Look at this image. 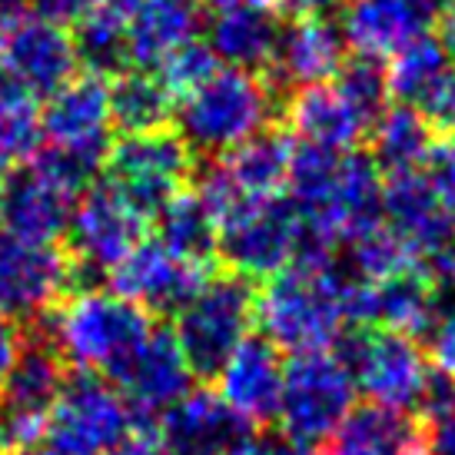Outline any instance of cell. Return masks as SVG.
I'll use <instances>...</instances> for the list:
<instances>
[{"label": "cell", "mask_w": 455, "mask_h": 455, "mask_svg": "<svg viewBox=\"0 0 455 455\" xmlns=\"http://www.w3.org/2000/svg\"><path fill=\"white\" fill-rule=\"evenodd\" d=\"M153 316L114 290H76L27 329L51 342L70 369H87L114 382L153 332Z\"/></svg>", "instance_id": "obj_1"}, {"label": "cell", "mask_w": 455, "mask_h": 455, "mask_svg": "<svg viewBox=\"0 0 455 455\" xmlns=\"http://www.w3.org/2000/svg\"><path fill=\"white\" fill-rule=\"evenodd\" d=\"M279 114L283 100L263 74L220 67L200 87L177 97L170 127L177 130L196 160H213L269 127V120H276Z\"/></svg>", "instance_id": "obj_2"}, {"label": "cell", "mask_w": 455, "mask_h": 455, "mask_svg": "<svg viewBox=\"0 0 455 455\" xmlns=\"http://www.w3.org/2000/svg\"><path fill=\"white\" fill-rule=\"evenodd\" d=\"M253 326L279 353H316L329 349L346 329L342 313V273L286 266L263 286H256Z\"/></svg>", "instance_id": "obj_3"}, {"label": "cell", "mask_w": 455, "mask_h": 455, "mask_svg": "<svg viewBox=\"0 0 455 455\" xmlns=\"http://www.w3.org/2000/svg\"><path fill=\"white\" fill-rule=\"evenodd\" d=\"M256 283L216 266L196 296L173 316V336L193 379L213 382L233 349L253 332Z\"/></svg>", "instance_id": "obj_4"}, {"label": "cell", "mask_w": 455, "mask_h": 455, "mask_svg": "<svg viewBox=\"0 0 455 455\" xmlns=\"http://www.w3.org/2000/svg\"><path fill=\"white\" fill-rule=\"evenodd\" d=\"M353 405V376L332 349L296 353L286 359L276 426L279 435L299 452H313L326 443Z\"/></svg>", "instance_id": "obj_5"}, {"label": "cell", "mask_w": 455, "mask_h": 455, "mask_svg": "<svg viewBox=\"0 0 455 455\" xmlns=\"http://www.w3.org/2000/svg\"><path fill=\"white\" fill-rule=\"evenodd\" d=\"M103 173L107 183L150 223L164 203L193 183L196 156L173 127L120 133L107 150Z\"/></svg>", "instance_id": "obj_6"}, {"label": "cell", "mask_w": 455, "mask_h": 455, "mask_svg": "<svg viewBox=\"0 0 455 455\" xmlns=\"http://www.w3.org/2000/svg\"><path fill=\"white\" fill-rule=\"evenodd\" d=\"M349 369L355 392L389 409H416L429 376V355L419 339L379 326H346L329 346Z\"/></svg>", "instance_id": "obj_7"}, {"label": "cell", "mask_w": 455, "mask_h": 455, "mask_svg": "<svg viewBox=\"0 0 455 455\" xmlns=\"http://www.w3.org/2000/svg\"><path fill=\"white\" fill-rule=\"evenodd\" d=\"M133 426V412L114 382L87 369H70L40 443L64 455H107Z\"/></svg>", "instance_id": "obj_8"}, {"label": "cell", "mask_w": 455, "mask_h": 455, "mask_svg": "<svg viewBox=\"0 0 455 455\" xmlns=\"http://www.w3.org/2000/svg\"><path fill=\"white\" fill-rule=\"evenodd\" d=\"M147 216L137 213L107 180L90 183L76 196L64 233V250L76 266L80 290H90L93 279L107 276L137 243L147 240Z\"/></svg>", "instance_id": "obj_9"}, {"label": "cell", "mask_w": 455, "mask_h": 455, "mask_svg": "<svg viewBox=\"0 0 455 455\" xmlns=\"http://www.w3.org/2000/svg\"><path fill=\"white\" fill-rule=\"evenodd\" d=\"M299 233V210L290 196H266L236 206L220 220L216 263L240 276L269 279L292 263Z\"/></svg>", "instance_id": "obj_10"}, {"label": "cell", "mask_w": 455, "mask_h": 455, "mask_svg": "<svg viewBox=\"0 0 455 455\" xmlns=\"http://www.w3.org/2000/svg\"><path fill=\"white\" fill-rule=\"evenodd\" d=\"M0 70L34 100H47L80 74L70 27L47 20L30 7L4 13L0 24Z\"/></svg>", "instance_id": "obj_11"}, {"label": "cell", "mask_w": 455, "mask_h": 455, "mask_svg": "<svg viewBox=\"0 0 455 455\" xmlns=\"http://www.w3.org/2000/svg\"><path fill=\"white\" fill-rule=\"evenodd\" d=\"M80 290V276L64 246L30 243L0 229V313L34 323L64 296Z\"/></svg>", "instance_id": "obj_12"}, {"label": "cell", "mask_w": 455, "mask_h": 455, "mask_svg": "<svg viewBox=\"0 0 455 455\" xmlns=\"http://www.w3.org/2000/svg\"><path fill=\"white\" fill-rule=\"evenodd\" d=\"M40 140L100 173L114 143L107 80L84 70L51 93L40 110Z\"/></svg>", "instance_id": "obj_13"}, {"label": "cell", "mask_w": 455, "mask_h": 455, "mask_svg": "<svg viewBox=\"0 0 455 455\" xmlns=\"http://www.w3.org/2000/svg\"><path fill=\"white\" fill-rule=\"evenodd\" d=\"M213 269L216 266L190 263L170 253L156 240H143L107 273V279L116 296L137 303L153 319H173L196 296Z\"/></svg>", "instance_id": "obj_14"}, {"label": "cell", "mask_w": 455, "mask_h": 455, "mask_svg": "<svg viewBox=\"0 0 455 455\" xmlns=\"http://www.w3.org/2000/svg\"><path fill=\"white\" fill-rule=\"evenodd\" d=\"M76 196L80 193L34 153L13 166L0 187V229L30 243L64 240Z\"/></svg>", "instance_id": "obj_15"}, {"label": "cell", "mask_w": 455, "mask_h": 455, "mask_svg": "<svg viewBox=\"0 0 455 455\" xmlns=\"http://www.w3.org/2000/svg\"><path fill=\"white\" fill-rule=\"evenodd\" d=\"M382 223L405 243L419 266L435 269L455 240V213L432 193L422 170L392 173L382 183Z\"/></svg>", "instance_id": "obj_16"}, {"label": "cell", "mask_w": 455, "mask_h": 455, "mask_svg": "<svg viewBox=\"0 0 455 455\" xmlns=\"http://www.w3.org/2000/svg\"><path fill=\"white\" fill-rule=\"evenodd\" d=\"M170 455H236L256 439V426L216 389H190L160 416Z\"/></svg>", "instance_id": "obj_17"}, {"label": "cell", "mask_w": 455, "mask_h": 455, "mask_svg": "<svg viewBox=\"0 0 455 455\" xmlns=\"http://www.w3.org/2000/svg\"><path fill=\"white\" fill-rule=\"evenodd\" d=\"M346 53H349V44L332 17L286 20L273 47V57L263 70V80L286 103V97L296 90L332 80Z\"/></svg>", "instance_id": "obj_18"}, {"label": "cell", "mask_w": 455, "mask_h": 455, "mask_svg": "<svg viewBox=\"0 0 455 455\" xmlns=\"http://www.w3.org/2000/svg\"><path fill=\"white\" fill-rule=\"evenodd\" d=\"M193 382L196 379L190 372V363L180 353L173 329L156 323L147 342L137 349V355L114 379V386L127 399L133 422L153 426L170 405L193 389Z\"/></svg>", "instance_id": "obj_19"}, {"label": "cell", "mask_w": 455, "mask_h": 455, "mask_svg": "<svg viewBox=\"0 0 455 455\" xmlns=\"http://www.w3.org/2000/svg\"><path fill=\"white\" fill-rule=\"evenodd\" d=\"M443 0H346L339 30L349 51L389 60L409 40L429 34Z\"/></svg>", "instance_id": "obj_20"}, {"label": "cell", "mask_w": 455, "mask_h": 455, "mask_svg": "<svg viewBox=\"0 0 455 455\" xmlns=\"http://www.w3.org/2000/svg\"><path fill=\"white\" fill-rule=\"evenodd\" d=\"M283 369H286V359L276 346L263 332H250L223 363L213 382H220L216 392L240 416L250 419L256 429H263V426H276Z\"/></svg>", "instance_id": "obj_21"}, {"label": "cell", "mask_w": 455, "mask_h": 455, "mask_svg": "<svg viewBox=\"0 0 455 455\" xmlns=\"http://www.w3.org/2000/svg\"><path fill=\"white\" fill-rule=\"evenodd\" d=\"M67 372H70V366L60 359V353L51 342L37 336L34 329H24L17 359L0 382V405L17 422H24L37 439H44V422H47L53 399L64 389Z\"/></svg>", "instance_id": "obj_22"}, {"label": "cell", "mask_w": 455, "mask_h": 455, "mask_svg": "<svg viewBox=\"0 0 455 455\" xmlns=\"http://www.w3.org/2000/svg\"><path fill=\"white\" fill-rule=\"evenodd\" d=\"M279 120L299 143L323 147V150H359L369 137V120L332 80L290 93Z\"/></svg>", "instance_id": "obj_23"}, {"label": "cell", "mask_w": 455, "mask_h": 455, "mask_svg": "<svg viewBox=\"0 0 455 455\" xmlns=\"http://www.w3.org/2000/svg\"><path fill=\"white\" fill-rule=\"evenodd\" d=\"M386 76H389L392 100L419 110L435 124V130L443 127L445 107L455 87V60L443 47V40L432 34L409 40L403 51L389 57Z\"/></svg>", "instance_id": "obj_24"}, {"label": "cell", "mask_w": 455, "mask_h": 455, "mask_svg": "<svg viewBox=\"0 0 455 455\" xmlns=\"http://www.w3.org/2000/svg\"><path fill=\"white\" fill-rule=\"evenodd\" d=\"M309 455H426V429L405 409L363 403Z\"/></svg>", "instance_id": "obj_25"}, {"label": "cell", "mask_w": 455, "mask_h": 455, "mask_svg": "<svg viewBox=\"0 0 455 455\" xmlns=\"http://www.w3.org/2000/svg\"><path fill=\"white\" fill-rule=\"evenodd\" d=\"M439 279L426 266H405L386 279L369 283L366 326L405 332L412 339H426L432 319L439 313Z\"/></svg>", "instance_id": "obj_26"}, {"label": "cell", "mask_w": 455, "mask_h": 455, "mask_svg": "<svg viewBox=\"0 0 455 455\" xmlns=\"http://www.w3.org/2000/svg\"><path fill=\"white\" fill-rule=\"evenodd\" d=\"M203 40L210 44L216 60L236 70L263 74L273 47L279 40L283 20L266 4H246V7H223L210 20H203Z\"/></svg>", "instance_id": "obj_27"}, {"label": "cell", "mask_w": 455, "mask_h": 455, "mask_svg": "<svg viewBox=\"0 0 455 455\" xmlns=\"http://www.w3.org/2000/svg\"><path fill=\"white\" fill-rule=\"evenodd\" d=\"M203 20L200 0H140L127 13L130 64L153 70L180 44L200 37Z\"/></svg>", "instance_id": "obj_28"}, {"label": "cell", "mask_w": 455, "mask_h": 455, "mask_svg": "<svg viewBox=\"0 0 455 455\" xmlns=\"http://www.w3.org/2000/svg\"><path fill=\"white\" fill-rule=\"evenodd\" d=\"M435 124L426 116L405 107V103L392 100L379 114V120L369 127L366 137V153L369 160L379 166V173L392 177V173H412L422 166L426 153L435 143Z\"/></svg>", "instance_id": "obj_29"}, {"label": "cell", "mask_w": 455, "mask_h": 455, "mask_svg": "<svg viewBox=\"0 0 455 455\" xmlns=\"http://www.w3.org/2000/svg\"><path fill=\"white\" fill-rule=\"evenodd\" d=\"M107 93H110V124L120 133L160 130L170 127V120H173L177 97L147 67H127L116 76H110Z\"/></svg>", "instance_id": "obj_30"}, {"label": "cell", "mask_w": 455, "mask_h": 455, "mask_svg": "<svg viewBox=\"0 0 455 455\" xmlns=\"http://www.w3.org/2000/svg\"><path fill=\"white\" fill-rule=\"evenodd\" d=\"M153 229H156V243L166 246L170 253L183 256L190 263L213 266L216 263V236H220V223L210 213V206L200 200L196 190H180L170 203H164L153 213Z\"/></svg>", "instance_id": "obj_31"}, {"label": "cell", "mask_w": 455, "mask_h": 455, "mask_svg": "<svg viewBox=\"0 0 455 455\" xmlns=\"http://www.w3.org/2000/svg\"><path fill=\"white\" fill-rule=\"evenodd\" d=\"M70 40H74L76 64L87 74L110 80L120 70L133 67L127 44V13L107 0H100L93 11L70 24Z\"/></svg>", "instance_id": "obj_32"}, {"label": "cell", "mask_w": 455, "mask_h": 455, "mask_svg": "<svg viewBox=\"0 0 455 455\" xmlns=\"http://www.w3.org/2000/svg\"><path fill=\"white\" fill-rule=\"evenodd\" d=\"M346 250V259L349 266H339L349 276L366 279V283H376V279H386L392 273H399L405 266H419L412 259V253L405 250V243L392 233L386 223L379 227H369L363 233H355L339 246V253Z\"/></svg>", "instance_id": "obj_33"}, {"label": "cell", "mask_w": 455, "mask_h": 455, "mask_svg": "<svg viewBox=\"0 0 455 455\" xmlns=\"http://www.w3.org/2000/svg\"><path fill=\"white\" fill-rule=\"evenodd\" d=\"M332 84L349 97L359 114L369 120V127L379 120V114L392 103L389 76H386V60L366 57V53H346L342 67L336 70Z\"/></svg>", "instance_id": "obj_34"}, {"label": "cell", "mask_w": 455, "mask_h": 455, "mask_svg": "<svg viewBox=\"0 0 455 455\" xmlns=\"http://www.w3.org/2000/svg\"><path fill=\"white\" fill-rule=\"evenodd\" d=\"M220 60H216V53L210 51V44L203 37H193L187 44H180L173 53H166L160 64L153 67V74L160 76L166 84V90L173 93V97H183V93H190L193 87H200L203 80L210 74L220 70Z\"/></svg>", "instance_id": "obj_35"}, {"label": "cell", "mask_w": 455, "mask_h": 455, "mask_svg": "<svg viewBox=\"0 0 455 455\" xmlns=\"http://www.w3.org/2000/svg\"><path fill=\"white\" fill-rule=\"evenodd\" d=\"M419 170H422V177L429 180L432 193L443 200L445 210L455 213V137H435L432 150L426 153Z\"/></svg>", "instance_id": "obj_36"}, {"label": "cell", "mask_w": 455, "mask_h": 455, "mask_svg": "<svg viewBox=\"0 0 455 455\" xmlns=\"http://www.w3.org/2000/svg\"><path fill=\"white\" fill-rule=\"evenodd\" d=\"M426 342H429L432 366L443 369L445 376L455 379V299L452 303H439V313H435L429 332H426Z\"/></svg>", "instance_id": "obj_37"}, {"label": "cell", "mask_w": 455, "mask_h": 455, "mask_svg": "<svg viewBox=\"0 0 455 455\" xmlns=\"http://www.w3.org/2000/svg\"><path fill=\"white\" fill-rule=\"evenodd\" d=\"M107 455H170V449L153 426H133Z\"/></svg>", "instance_id": "obj_38"}, {"label": "cell", "mask_w": 455, "mask_h": 455, "mask_svg": "<svg viewBox=\"0 0 455 455\" xmlns=\"http://www.w3.org/2000/svg\"><path fill=\"white\" fill-rule=\"evenodd\" d=\"M100 0H27L24 7H30L34 13L47 17V20H57V24H74L80 20L87 11H93Z\"/></svg>", "instance_id": "obj_39"}, {"label": "cell", "mask_w": 455, "mask_h": 455, "mask_svg": "<svg viewBox=\"0 0 455 455\" xmlns=\"http://www.w3.org/2000/svg\"><path fill=\"white\" fill-rule=\"evenodd\" d=\"M269 7L286 24V20H303V17H332L339 0H269Z\"/></svg>", "instance_id": "obj_40"}, {"label": "cell", "mask_w": 455, "mask_h": 455, "mask_svg": "<svg viewBox=\"0 0 455 455\" xmlns=\"http://www.w3.org/2000/svg\"><path fill=\"white\" fill-rule=\"evenodd\" d=\"M422 429H426V455H455V412L429 419Z\"/></svg>", "instance_id": "obj_41"}, {"label": "cell", "mask_w": 455, "mask_h": 455, "mask_svg": "<svg viewBox=\"0 0 455 455\" xmlns=\"http://www.w3.org/2000/svg\"><path fill=\"white\" fill-rule=\"evenodd\" d=\"M20 339H24V326L0 313V382L7 376V369L13 366V359H17Z\"/></svg>", "instance_id": "obj_42"}, {"label": "cell", "mask_w": 455, "mask_h": 455, "mask_svg": "<svg viewBox=\"0 0 455 455\" xmlns=\"http://www.w3.org/2000/svg\"><path fill=\"white\" fill-rule=\"evenodd\" d=\"M236 455H309V452H299L296 445H290L283 435H259L256 432V439L246 449H240Z\"/></svg>", "instance_id": "obj_43"}, {"label": "cell", "mask_w": 455, "mask_h": 455, "mask_svg": "<svg viewBox=\"0 0 455 455\" xmlns=\"http://www.w3.org/2000/svg\"><path fill=\"white\" fill-rule=\"evenodd\" d=\"M435 27H439L443 47L455 60V0H443V11H439V17H435Z\"/></svg>", "instance_id": "obj_44"}, {"label": "cell", "mask_w": 455, "mask_h": 455, "mask_svg": "<svg viewBox=\"0 0 455 455\" xmlns=\"http://www.w3.org/2000/svg\"><path fill=\"white\" fill-rule=\"evenodd\" d=\"M432 276L439 279V283H445V286H455V240L449 246V253L443 256V263L432 269Z\"/></svg>", "instance_id": "obj_45"}, {"label": "cell", "mask_w": 455, "mask_h": 455, "mask_svg": "<svg viewBox=\"0 0 455 455\" xmlns=\"http://www.w3.org/2000/svg\"><path fill=\"white\" fill-rule=\"evenodd\" d=\"M246 4H266L269 0H200V7H213V11H223V7H246Z\"/></svg>", "instance_id": "obj_46"}, {"label": "cell", "mask_w": 455, "mask_h": 455, "mask_svg": "<svg viewBox=\"0 0 455 455\" xmlns=\"http://www.w3.org/2000/svg\"><path fill=\"white\" fill-rule=\"evenodd\" d=\"M449 137H455V87H452V97H449V107H445V116H443V127Z\"/></svg>", "instance_id": "obj_47"}, {"label": "cell", "mask_w": 455, "mask_h": 455, "mask_svg": "<svg viewBox=\"0 0 455 455\" xmlns=\"http://www.w3.org/2000/svg\"><path fill=\"white\" fill-rule=\"evenodd\" d=\"M13 455H64V452L51 449L47 443H37V445H27V449H20V452H13Z\"/></svg>", "instance_id": "obj_48"}, {"label": "cell", "mask_w": 455, "mask_h": 455, "mask_svg": "<svg viewBox=\"0 0 455 455\" xmlns=\"http://www.w3.org/2000/svg\"><path fill=\"white\" fill-rule=\"evenodd\" d=\"M13 166H17V164H13V160H11V156H7V153L0 150V187H4V180L11 177V170H13Z\"/></svg>", "instance_id": "obj_49"}, {"label": "cell", "mask_w": 455, "mask_h": 455, "mask_svg": "<svg viewBox=\"0 0 455 455\" xmlns=\"http://www.w3.org/2000/svg\"><path fill=\"white\" fill-rule=\"evenodd\" d=\"M107 4H114V7H120L124 13H130L140 4V0H107Z\"/></svg>", "instance_id": "obj_50"}, {"label": "cell", "mask_w": 455, "mask_h": 455, "mask_svg": "<svg viewBox=\"0 0 455 455\" xmlns=\"http://www.w3.org/2000/svg\"><path fill=\"white\" fill-rule=\"evenodd\" d=\"M4 13H7V11H4V4H0V24H4Z\"/></svg>", "instance_id": "obj_51"}]
</instances>
